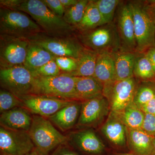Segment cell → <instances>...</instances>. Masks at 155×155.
Segmentation results:
<instances>
[{
    "instance_id": "34",
    "label": "cell",
    "mask_w": 155,
    "mask_h": 155,
    "mask_svg": "<svg viewBox=\"0 0 155 155\" xmlns=\"http://www.w3.org/2000/svg\"><path fill=\"white\" fill-rule=\"evenodd\" d=\"M45 5L58 17L63 18L66 9L60 0H42Z\"/></svg>"
},
{
    "instance_id": "31",
    "label": "cell",
    "mask_w": 155,
    "mask_h": 155,
    "mask_svg": "<svg viewBox=\"0 0 155 155\" xmlns=\"http://www.w3.org/2000/svg\"><path fill=\"white\" fill-rule=\"evenodd\" d=\"M17 107H23V104L21 100L11 92L1 88L0 90L1 114Z\"/></svg>"
},
{
    "instance_id": "14",
    "label": "cell",
    "mask_w": 155,
    "mask_h": 155,
    "mask_svg": "<svg viewBox=\"0 0 155 155\" xmlns=\"http://www.w3.org/2000/svg\"><path fill=\"white\" fill-rule=\"evenodd\" d=\"M109 105L107 99L103 95L82 101L78 125L83 126L95 125L108 114Z\"/></svg>"
},
{
    "instance_id": "47",
    "label": "cell",
    "mask_w": 155,
    "mask_h": 155,
    "mask_svg": "<svg viewBox=\"0 0 155 155\" xmlns=\"http://www.w3.org/2000/svg\"><path fill=\"white\" fill-rule=\"evenodd\" d=\"M2 155H4V154H2Z\"/></svg>"
},
{
    "instance_id": "7",
    "label": "cell",
    "mask_w": 155,
    "mask_h": 155,
    "mask_svg": "<svg viewBox=\"0 0 155 155\" xmlns=\"http://www.w3.org/2000/svg\"><path fill=\"white\" fill-rule=\"evenodd\" d=\"M29 41L44 48L56 57L78 59L84 48L76 35L54 37L41 33L31 38Z\"/></svg>"
},
{
    "instance_id": "44",
    "label": "cell",
    "mask_w": 155,
    "mask_h": 155,
    "mask_svg": "<svg viewBox=\"0 0 155 155\" xmlns=\"http://www.w3.org/2000/svg\"><path fill=\"white\" fill-rule=\"evenodd\" d=\"M116 155H134L130 153H123V154H118Z\"/></svg>"
},
{
    "instance_id": "17",
    "label": "cell",
    "mask_w": 155,
    "mask_h": 155,
    "mask_svg": "<svg viewBox=\"0 0 155 155\" xmlns=\"http://www.w3.org/2000/svg\"><path fill=\"white\" fill-rule=\"evenodd\" d=\"M81 103L74 101L69 105L59 110L48 119L62 131H66L72 128L79 119Z\"/></svg>"
},
{
    "instance_id": "18",
    "label": "cell",
    "mask_w": 155,
    "mask_h": 155,
    "mask_svg": "<svg viewBox=\"0 0 155 155\" xmlns=\"http://www.w3.org/2000/svg\"><path fill=\"white\" fill-rule=\"evenodd\" d=\"M94 77L104 85L116 81L113 53H103L98 54Z\"/></svg>"
},
{
    "instance_id": "24",
    "label": "cell",
    "mask_w": 155,
    "mask_h": 155,
    "mask_svg": "<svg viewBox=\"0 0 155 155\" xmlns=\"http://www.w3.org/2000/svg\"><path fill=\"white\" fill-rule=\"evenodd\" d=\"M97 53L84 48L78 58L77 69L69 75L77 77L94 76Z\"/></svg>"
},
{
    "instance_id": "25",
    "label": "cell",
    "mask_w": 155,
    "mask_h": 155,
    "mask_svg": "<svg viewBox=\"0 0 155 155\" xmlns=\"http://www.w3.org/2000/svg\"><path fill=\"white\" fill-rule=\"evenodd\" d=\"M103 25L102 17L95 1L89 0L81 22L75 27L77 33L88 31Z\"/></svg>"
},
{
    "instance_id": "28",
    "label": "cell",
    "mask_w": 155,
    "mask_h": 155,
    "mask_svg": "<svg viewBox=\"0 0 155 155\" xmlns=\"http://www.w3.org/2000/svg\"><path fill=\"white\" fill-rule=\"evenodd\" d=\"M89 2V0H78L75 5L66 9L63 19L75 28L83 18Z\"/></svg>"
},
{
    "instance_id": "22",
    "label": "cell",
    "mask_w": 155,
    "mask_h": 155,
    "mask_svg": "<svg viewBox=\"0 0 155 155\" xmlns=\"http://www.w3.org/2000/svg\"><path fill=\"white\" fill-rule=\"evenodd\" d=\"M55 57L47 50L30 42L24 66L31 72H32L54 60Z\"/></svg>"
},
{
    "instance_id": "26",
    "label": "cell",
    "mask_w": 155,
    "mask_h": 155,
    "mask_svg": "<svg viewBox=\"0 0 155 155\" xmlns=\"http://www.w3.org/2000/svg\"><path fill=\"white\" fill-rule=\"evenodd\" d=\"M116 114L128 129L141 128L145 113L137 107L133 102L122 112Z\"/></svg>"
},
{
    "instance_id": "39",
    "label": "cell",
    "mask_w": 155,
    "mask_h": 155,
    "mask_svg": "<svg viewBox=\"0 0 155 155\" xmlns=\"http://www.w3.org/2000/svg\"><path fill=\"white\" fill-rule=\"evenodd\" d=\"M145 53L150 61L155 73V47L151 48Z\"/></svg>"
},
{
    "instance_id": "42",
    "label": "cell",
    "mask_w": 155,
    "mask_h": 155,
    "mask_svg": "<svg viewBox=\"0 0 155 155\" xmlns=\"http://www.w3.org/2000/svg\"><path fill=\"white\" fill-rule=\"evenodd\" d=\"M26 155H45L39 151L36 148L32 152Z\"/></svg>"
},
{
    "instance_id": "2",
    "label": "cell",
    "mask_w": 155,
    "mask_h": 155,
    "mask_svg": "<svg viewBox=\"0 0 155 155\" xmlns=\"http://www.w3.org/2000/svg\"><path fill=\"white\" fill-rule=\"evenodd\" d=\"M28 14L0 8V35L28 40L44 33Z\"/></svg>"
},
{
    "instance_id": "11",
    "label": "cell",
    "mask_w": 155,
    "mask_h": 155,
    "mask_svg": "<svg viewBox=\"0 0 155 155\" xmlns=\"http://www.w3.org/2000/svg\"><path fill=\"white\" fill-rule=\"evenodd\" d=\"M35 148L28 131L0 127V149L2 154L26 155Z\"/></svg>"
},
{
    "instance_id": "41",
    "label": "cell",
    "mask_w": 155,
    "mask_h": 155,
    "mask_svg": "<svg viewBox=\"0 0 155 155\" xmlns=\"http://www.w3.org/2000/svg\"><path fill=\"white\" fill-rule=\"evenodd\" d=\"M65 9L69 8L76 5L78 0H60Z\"/></svg>"
},
{
    "instance_id": "16",
    "label": "cell",
    "mask_w": 155,
    "mask_h": 155,
    "mask_svg": "<svg viewBox=\"0 0 155 155\" xmlns=\"http://www.w3.org/2000/svg\"><path fill=\"white\" fill-rule=\"evenodd\" d=\"M68 137L72 144L87 153L98 154L104 149L103 143L91 129L74 132Z\"/></svg>"
},
{
    "instance_id": "21",
    "label": "cell",
    "mask_w": 155,
    "mask_h": 155,
    "mask_svg": "<svg viewBox=\"0 0 155 155\" xmlns=\"http://www.w3.org/2000/svg\"><path fill=\"white\" fill-rule=\"evenodd\" d=\"M104 84L94 76L78 77L76 91L79 101H87L103 95Z\"/></svg>"
},
{
    "instance_id": "46",
    "label": "cell",
    "mask_w": 155,
    "mask_h": 155,
    "mask_svg": "<svg viewBox=\"0 0 155 155\" xmlns=\"http://www.w3.org/2000/svg\"><path fill=\"white\" fill-rule=\"evenodd\" d=\"M153 82H154V84H155V81H153Z\"/></svg>"
},
{
    "instance_id": "32",
    "label": "cell",
    "mask_w": 155,
    "mask_h": 155,
    "mask_svg": "<svg viewBox=\"0 0 155 155\" xmlns=\"http://www.w3.org/2000/svg\"><path fill=\"white\" fill-rule=\"evenodd\" d=\"M34 78L56 76L63 73L54 60L49 61L38 69L31 72Z\"/></svg>"
},
{
    "instance_id": "3",
    "label": "cell",
    "mask_w": 155,
    "mask_h": 155,
    "mask_svg": "<svg viewBox=\"0 0 155 155\" xmlns=\"http://www.w3.org/2000/svg\"><path fill=\"white\" fill-rule=\"evenodd\" d=\"M78 78L66 73L51 77L35 78L31 94L79 101L76 91Z\"/></svg>"
},
{
    "instance_id": "43",
    "label": "cell",
    "mask_w": 155,
    "mask_h": 155,
    "mask_svg": "<svg viewBox=\"0 0 155 155\" xmlns=\"http://www.w3.org/2000/svg\"><path fill=\"white\" fill-rule=\"evenodd\" d=\"M152 155H155V137L154 138L153 142V150Z\"/></svg>"
},
{
    "instance_id": "37",
    "label": "cell",
    "mask_w": 155,
    "mask_h": 155,
    "mask_svg": "<svg viewBox=\"0 0 155 155\" xmlns=\"http://www.w3.org/2000/svg\"><path fill=\"white\" fill-rule=\"evenodd\" d=\"M51 155H78L65 144L57 147Z\"/></svg>"
},
{
    "instance_id": "38",
    "label": "cell",
    "mask_w": 155,
    "mask_h": 155,
    "mask_svg": "<svg viewBox=\"0 0 155 155\" xmlns=\"http://www.w3.org/2000/svg\"><path fill=\"white\" fill-rule=\"evenodd\" d=\"M140 110L145 114L155 115V97L149 102L143 106Z\"/></svg>"
},
{
    "instance_id": "35",
    "label": "cell",
    "mask_w": 155,
    "mask_h": 155,
    "mask_svg": "<svg viewBox=\"0 0 155 155\" xmlns=\"http://www.w3.org/2000/svg\"><path fill=\"white\" fill-rule=\"evenodd\" d=\"M141 129L150 135L155 137V115L145 114Z\"/></svg>"
},
{
    "instance_id": "33",
    "label": "cell",
    "mask_w": 155,
    "mask_h": 155,
    "mask_svg": "<svg viewBox=\"0 0 155 155\" xmlns=\"http://www.w3.org/2000/svg\"><path fill=\"white\" fill-rule=\"evenodd\" d=\"M54 60L63 73L70 74L77 69V59L68 57H56Z\"/></svg>"
},
{
    "instance_id": "23",
    "label": "cell",
    "mask_w": 155,
    "mask_h": 155,
    "mask_svg": "<svg viewBox=\"0 0 155 155\" xmlns=\"http://www.w3.org/2000/svg\"><path fill=\"white\" fill-rule=\"evenodd\" d=\"M127 129L129 141L133 149L140 155H152L154 137L141 128Z\"/></svg>"
},
{
    "instance_id": "9",
    "label": "cell",
    "mask_w": 155,
    "mask_h": 155,
    "mask_svg": "<svg viewBox=\"0 0 155 155\" xmlns=\"http://www.w3.org/2000/svg\"><path fill=\"white\" fill-rule=\"evenodd\" d=\"M137 88L134 77L116 81L104 85L103 95L109 101L112 112L118 114L133 102Z\"/></svg>"
},
{
    "instance_id": "6",
    "label": "cell",
    "mask_w": 155,
    "mask_h": 155,
    "mask_svg": "<svg viewBox=\"0 0 155 155\" xmlns=\"http://www.w3.org/2000/svg\"><path fill=\"white\" fill-rule=\"evenodd\" d=\"M35 148L45 155L69 141V137L63 135L45 117L34 115L28 131Z\"/></svg>"
},
{
    "instance_id": "30",
    "label": "cell",
    "mask_w": 155,
    "mask_h": 155,
    "mask_svg": "<svg viewBox=\"0 0 155 155\" xmlns=\"http://www.w3.org/2000/svg\"><path fill=\"white\" fill-rule=\"evenodd\" d=\"M155 97V85L151 83L143 84L136 90L133 102L140 109Z\"/></svg>"
},
{
    "instance_id": "8",
    "label": "cell",
    "mask_w": 155,
    "mask_h": 155,
    "mask_svg": "<svg viewBox=\"0 0 155 155\" xmlns=\"http://www.w3.org/2000/svg\"><path fill=\"white\" fill-rule=\"evenodd\" d=\"M35 78L24 66L0 68L1 88L17 96L31 94Z\"/></svg>"
},
{
    "instance_id": "36",
    "label": "cell",
    "mask_w": 155,
    "mask_h": 155,
    "mask_svg": "<svg viewBox=\"0 0 155 155\" xmlns=\"http://www.w3.org/2000/svg\"><path fill=\"white\" fill-rule=\"evenodd\" d=\"M24 1V0H1L0 7L9 10H17Z\"/></svg>"
},
{
    "instance_id": "45",
    "label": "cell",
    "mask_w": 155,
    "mask_h": 155,
    "mask_svg": "<svg viewBox=\"0 0 155 155\" xmlns=\"http://www.w3.org/2000/svg\"><path fill=\"white\" fill-rule=\"evenodd\" d=\"M151 2H152L153 3H154L155 4V0H154V1H151Z\"/></svg>"
},
{
    "instance_id": "1",
    "label": "cell",
    "mask_w": 155,
    "mask_h": 155,
    "mask_svg": "<svg viewBox=\"0 0 155 155\" xmlns=\"http://www.w3.org/2000/svg\"><path fill=\"white\" fill-rule=\"evenodd\" d=\"M17 10L28 14L49 36L64 37L77 35L75 28L54 14L42 0H24Z\"/></svg>"
},
{
    "instance_id": "13",
    "label": "cell",
    "mask_w": 155,
    "mask_h": 155,
    "mask_svg": "<svg viewBox=\"0 0 155 155\" xmlns=\"http://www.w3.org/2000/svg\"><path fill=\"white\" fill-rule=\"evenodd\" d=\"M17 97L22 102L23 107L35 115L45 118L52 116L74 101L34 94Z\"/></svg>"
},
{
    "instance_id": "15",
    "label": "cell",
    "mask_w": 155,
    "mask_h": 155,
    "mask_svg": "<svg viewBox=\"0 0 155 155\" xmlns=\"http://www.w3.org/2000/svg\"><path fill=\"white\" fill-rule=\"evenodd\" d=\"M32 122L30 112L23 107L4 112L0 116L1 126L11 130L28 131Z\"/></svg>"
},
{
    "instance_id": "5",
    "label": "cell",
    "mask_w": 155,
    "mask_h": 155,
    "mask_svg": "<svg viewBox=\"0 0 155 155\" xmlns=\"http://www.w3.org/2000/svg\"><path fill=\"white\" fill-rule=\"evenodd\" d=\"M133 14L136 41V53L146 52L155 47V24L145 1L128 2Z\"/></svg>"
},
{
    "instance_id": "19",
    "label": "cell",
    "mask_w": 155,
    "mask_h": 155,
    "mask_svg": "<svg viewBox=\"0 0 155 155\" xmlns=\"http://www.w3.org/2000/svg\"><path fill=\"white\" fill-rule=\"evenodd\" d=\"M110 117L103 125L101 130L108 139L116 145H125L127 127L118 116L111 112Z\"/></svg>"
},
{
    "instance_id": "12",
    "label": "cell",
    "mask_w": 155,
    "mask_h": 155,
    "mask_svg": "<svg viewBox=\"0 0 155 155\" xmlns=\"http://www.w3.org/2000/svg\"><path fill=\"white\" fill-rule=\"evenodd\" d=\"M114 21L121 42V51L135 52L136 41L133 14L129 3L120 2Z\"/></svg>"
},
{
    "instance_id": "4",
    "label": "cell",
    "mask_w": 155,
    "mask_h": 155,
    "mask_svg": "<svg viewBox=\"0 0 155 155\" xmlns=\"http://www.w3.org/2000/svg\"><path fill=\"white\" fill-rule=\"evenodd\" d=\"M76 36L84 47L98 54L121 51L120 38L114 21L88 31L78 33Z\"/></svg>"
},
{
    "instance_id": "29",
    "label": "cell",
    "mask_w": 155,
    "mask_h": 155,
    "mask_svg": "<svg viewBox=\"0 0 155 155\" xmlns=\"http://www.w3.org/2000/svg\"><path fill=\"white\" fill-rule=\"evenodd\" d=\"M121 1L119 0H97L96 5L102 17L104 24H108L114 21L117 9Z\"/></svg>"
},
{
    "instance_id": "20",
    "label": "cell",
    "mask_w": 155,
    "mask_h": 155,
    "mask_svg": "<svg viewBox=\"0 0 155 155\" xmlns=\"http://www.w3.org/2000/svg\"><path fill=\"white\" fill-rule=\"evenodd\" d=\"M116 81L134 77V63L136 53L120 51L113 53Z\"/></svg>"
},
{
    "instance_id": "10",
    "label": "cell",
    "mask_w": 155,
    "mask_h": 155,
    "mask_svg": "<svg viewBox=\"0 0 155 155\" xmlns=\"http://www.w3.org/2000/svg\"><path fill=\"white\" fill-rule=\"evenodd\" d=\"M29 43L28 40L0 35V68L24 66Z\"/></svg>"
},
{
    "instance_id": "27",
    "label": "cell",
    "mask_w": 155,
    "mask_h": 155,
    "mask_svg": "<svg viewBox=\"0 0 155 155\" xmlns=\"http://www.w3.org/2000/svg\"><path fill=\"white\" fill-rule=\"evenodd\" d=\"M134 75V77L146 81H155L154 71L145 53H136Z\"/></svg>"
},
{
    "instance_id": "40",
    "label": "cell",
    "mask_w": 155,
    "mask_h": 155,
    "mask_svg": "<svg viewBox=\"0 0 155 155\" xmlns=\"http://www.w3.org/2000/svg\"><path fill=\"white\" fill-rule=\"evenodd\" d=\"M147 7L149 11L150 14L152 17L153 20L155 24V4L151 2V1H146Z\"/></svg>"
}]
</instances>
